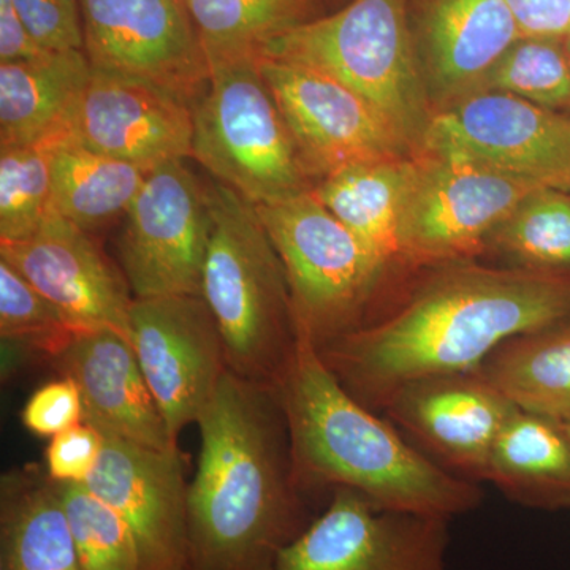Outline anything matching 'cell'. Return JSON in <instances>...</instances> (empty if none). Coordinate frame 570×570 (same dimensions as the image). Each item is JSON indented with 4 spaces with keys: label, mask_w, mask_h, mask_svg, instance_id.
<instances>
[{
    "label": "cell",
    "mask_w": 570,
    "mask_h": 570,
    "mask_svg": "<svg viewBox=\"0 0 570 570\" xmlns=\"http://www.w3.org/2000/svg\"><path fill=\"white\" fill-rule=\"evenodd\" d=\"M436 266L393 313L318 351L347 392L376 412L407 382L478 371L513 337L570 321V275L469 261Z\"/></svg>",
    "instance_id": "cell-1"
},
{
    "label": "cell",
    "mask_w": 570,
    "mask_h": 570,
    "mask_svg": "<svg viewBox=\"0 0 570 570\" xmlns=\"http://www.w3.org/2000/svg\"><path fill=\"white\" fill-rule=\"evenodd\" d=\"M202 448L187 493L190 570H275L309 528L279 393L224 374L197 420Z\"/></svg>",
    "instance_id": "cell-2"
},
{
    "label": "cell",
    "mask_w": 570,
    "mask_h": 570,
    "mask_svg": "<svg viewBox=\"0 0 570 570\" xmlns=\"http://www.w3.org/2000/svg\"><path fill=\"white\" fill-rule=\"evenodd\" d=\"M287 420L296 483L307 497L348 489L382 508L453 520L480 508L478 482L449 471L360 403L298 332L276 385Z\"/></svg>",
    "instance_id": "cell-3"
},
{
    "label": "cell",
    "mask_w": 570,
    "mask_h": 570,
    "mask_svg": "<svg viewBox=\"0 0 570 570\" xmlns=\"http://www.w3.org/2000/svg\"><path fill=\"white\" fill-rule=\"evenodd\" d=\"M212 236L202 296L223 337L228 370L276 387L298 344L291 287L257 206L213 179Z\"/></svg>",
    "instance_id": "cell-4"
},
{
    "label": "cell",
    "mask_w": 570,
    "mask_h": 570,
    "mask_svg": "<svg viewBox=\"0 0 570 570\" xmlns=\"http://www.w3.org/2000/svg\"><path fill=\"white\" fill-rule=\"evenodd\" d=\"M257 56L340 81L373 105L415 156L423 151L434 110L415 59L407 0H352L266 41Z\"/></svg>",
    "instance_id": "cell-5"
},
{
    "label": "cell",
    "mask_w": 570,
    "mask_h": 570,
    "mask_svg": "<svg viewBox=\"0 0 570 570\" xmlns=\"http://www.w3.org/2000/svg\"><path fill=\"white\" fill-rule=\"evenodd\" d=\"M208 61V85L194 104V159L255 206L313 189L257 55Z\"/></svg>",
    "instance_id": "cell-6"
},
{
    "label": "cell",
    "mask_w": 570,
    "mask_h": 570,
    "mask_svg": "<svg viewBox=\"0 0 570 570\" xmlns=\"http://www.w3.org/2000/svg\"><path fill=\"white\" fill-rule=\"evenodd\" d=\"M283 262L296 328L317 351L360 328L384 266L311 190L257 206Z\"/></svg>",
    "instance_id": "cell-7"
},
{
    "label": "cell",
    "mask_w": 570,
    "mask_h": 570,
    "mask_svg": "<svg viewBox=\"0 0 570 570\" xmlns=\"http://www.w3.org/2000/svg\"><path fill=\"white\" fill-rule=\"evenodd\" d=\"M535 189L461 157L417 154L401 220L403 265L469 261Z\"/></svg>",
    "instance_id": "cell-8"
},
{
    "label": "cell",
    "mask_w": 570,
    "mask_h": 570,
    "mask_svg": "<svg viewBox=\"0 0 570 570\" xmlns=\"http://www.w3.org/2000/svg\"><path fill=\"white\" fill-rule=\"evenodd\" d=\"M212 224L208 187L186 160L149 170L118 239L121 273L134 298L202 296Z\"/></svg>",
    "instance_id": "cell-9"
},
{
    "label": "cell",
    "mask_w": 570,
    "mask_h": 570,
    "mask_svg": "<svg viewBox=\"0 0 570 570\" xmlns=\"http://www.w3.org/2000/svg\"><path fill=\"white\" fill-rule=\"evenodd\" d=\"M422 153L461 157L570 194L569 116L512 94L485 89L434 112Z\"/></svg>",
    "instance_id": "cell-10"
},
{
    "label": "cell",
    "mask_w": 570,
    "mask_h": 570,
    "mask_svg": "<svg viewBox=\"0 0 570 570\" xmlns=\"http://www.w3.org/2000/svg\"><path fill=\"white\" fill-rule=\"evenodd\" d=\"M450 521L336 489L275 570H450Z\"/></svg>",
    "instance_id": "cell-11"
},
{
    "label": "cell",
    "mask_w": 570,
    "mask_h": 570,
    "mask_svg": "<svg viewBox=\"0 0 570 570\" xmlns=\"http://www.w3.org/2000/svg\"><path fill=\"white\" fill-rule=\"evenodd\" d=\"M94 70L140 78L197 102L209 61L184 0H78Z\"/></svg>",
    "instance_id": "cell-12"
},
{
    "label": "cell",
    "mask_w": 570,
    "mask_h": 570,
    "mask_svg": "<svg viewBox=\"0 0 570 570\" xmlns=\"http://www.w3.org/2000/svg\"><path fill=\"white\" fill-rule=\"evenodd\" d=\"M132 346L171 439L197 423L227 373L223 337L204 296L134 298Z\"/></svg>",
    "instance_id": "cell-13"
},
{
    "label": "cell",
    "mask_w": 570,
    "mask_h": 570,
    "mask_svg": "<svg viewBox=\"0 0 570 570\" xmlns=\"http://www.w3.org/2000/svg\"><path fill=\"white\" fill-rule=\"evenodd\" d=\"M257 58L307 174L324 178L351 165L415 156L373 105L340 81L299 63Z\"/></svg>",
    "instance_id": "cell-14"
},
{
    "label": "cell",
    "mask_w": 570,
    "mask_h": 570,
    "mask_svg": "<svg viewBox=\"0 0 570 570\" xmlns=\"http://www.w3.org/2000/svg\"><path fill=\"white\" fill-rule=\"evenodd\" d=\"M193 102L154 82L92 69L59 138L149 171L193 157Z\"/></svg>",
    "instance_id": "cell-15"
},
{
    "label": "cell",
    "mask_w": 570,
    "mask_h": 570,
    "mask_svg": "<svg viewBox=\"0 0 570 570\" xmlns=\"http://www.w3.org/2000/svg\"><path fill=\"white\" fill-rule=\"evenodd\" d=\"M0 261L50 299L75 332L111 330L132 343V292L88 232L50 213L31 238L0 243Z\"/></svg>",
    "instance_id": "cell-16"
},
{
    "label": "cell",
    "mask_w": 570,
    "mask_h": 570,
    "mask_svg": "<svg viewBox=\"0 0 570 570\" xmlns=\"http://www.w3.org/2000/svg\"><path fill=\"white\" fill-rule=\"evenodd\" d=\"M126 520L141 570H190L187 493L181 455L104 436L99 463L85 483Z\"/></svg>",
    "instance_id": "cell-17"
},
{
    "label": "cell",
    "mask_w": 570,
    "mask_h": 570,
    "mask_svg": "<svg viewBox=\"0 0 570 570\" xmlns=\"http://www.w3.org/2000/svg\"><path fill=\"white\" fill-rule=\"evenodd\" d=\"M515 411L479 371L407 382L382 409L442 466L478 483L485 480L499 431Z\"/></svg>",
    "instance_id": "cell-18"
},
{
    "label": "cell",
    "mask_w": 570,
    "mask_h": 570,
    "mask_svg": "<svg viewBox=\"0 0 570 570\" xmlns=\"http://www.w3.org/2000/svg\"><path fill=\"white\" fill-rule=\"evenodd\" d=\"M407 21L434 112L480 91L523 37L508 0H407Z\"/></svg>",
    "instance_id": "cell-19"
},
{
    "label": "cell",
    "mask_w": 570,
    "mask_h": 570,
    "mask_svg": "<svg viewBox=\"0 0 570 570\" xmlns=\"http://www.w3.org/2000/svg\"><path fill=\"white\" fill-rule=\"evenodd\" d=\"M55 365L77 384L85 422L104 436L165 452L178 449L126 337L111 330L77 333Z\"/></svg>",
    "instance_id": "cell-20"
},
{
    "label": "cell",
    "mask_w": 570,
    "mask_h": 570,
    "mask_svg": "<svg viewBox=\"0 0 570 570\" xmlns=\"http://www.w3.org/2000/svg\"><path fill=\"white\" fill-rule=\"evenodd\" d=\"M85 50L0 63V148L45 145L66 132L91 80Z\"/></svg>",
    "instance_id": "cell-21"
},
{
    "label": "cell",
    "mask_w": 570,
    "mask_h": 570,
    "mask_svg": "<svg viewBox=\"0 0 570 570\" xmlns=\"http://www.w3.org/2000/svg\"><path fill=\"white\" fill-rule=\"evenodd\" d=\"M485 480L523 508L570 510V439L560 420L517 407L494 441Z\"/></svg>",
    "instance_id": "cell-22"
},
{
    "label": "cell",
    "mask_w": 570,
    "mask_h": 570,
    "mask_svg": "<svg viewBox=\"0 0 570 570\" xmlns=\"http://www.w3.org/2000/svg\"><path fill=\"white\" fill-rule=\"evenodd\" d=\"M415 170V156L351 165L311 189L325 208L367 247L385 272L403 265L401 220Z\"/></svg>",
    "instance_id": "cell-23"
},
{
    "label": "cell",
    "mask_w": 570,
    "mask_h": 570,
    "mask_svg": "<svg viewBox=\"0 0 570 570\" xmlns=\"http://www.w3.org/2000/svg\"><path fill=\"white\" fill-rule=\"evenodd\" d=\"M0 570H85L58 485L39 472L3 478Z\"/></svg>",
    "instance_id": "cell-24"
},
{
    "label": "cell",
    "mask_w": 570,
    "mask_h": 570,
    "mask_svg": "<svg viewBox=\"0 0 570 570\" xmlns=\"http://www.w3.org/2000/svg\"><path fill=\"white\" fill-rule=\"evenodd\" d=\"M45 146L50 153L51 213L91 235L126 216L148 175L62 138Z\"/></svg>",
    "instance_id": "cell-25"
},
{
    "label": "cell",
    "mask_w": 570,
    "mask_h": 570,
    "mask_svg": "<svg viewBox=\"0 0 570 570\" xmlns=\"http://www.w3.org/2000/svg\"><path fill=\"white\" fill-rule=\"evenodd\" d=\"M517 407L570 417V321L513 337L479 367Z\"/></svg>",
    "instance_id": "cell-26"
},
{
    "label": "cell",
    "mask_w": 570,
    "mask_h": 570,
    "mask_svg": "<svg viewBox=\"0 0 570 570\" xmlns=\"http://www.w3.org/2000/svg\"><path fill=\"white\" fill-rule=\"evenodd\" d=\"M206 56L257 55L276 36L309 21L316 0H184Z\"/></svg>",
    "instance_id": "cell-27"
},
{
    "label": "cell",
    "mask_w": 570,
    "mask_h": 570,
    "mask_svg": "<svg viewBox=\"0 0 570 570\" xmlns=\"http://www.w3.org/2000/svg\"><path fill=\"white\" fill-rule=\"evenodd\" d=\"M494 245L528 272L570 275V197L535 189L494 234Z\"/></svg>",
    "instance_id": "cell-28"
},
{
    "label": "cell",
    "mask_w": 570,
    "mask_h": 570,
    "mask_svg": "<svg viewBox=\"0 0 570 570\" xmlns=\"http://www.w3.org/2000/svg\"><path fill=\"white\" fill-rule=\"evenodd\" d=\"M485 89L549 110H570V52L562 40L521 37L487 75L480 91Z\"/></svg>",
    "instance_id": "cell-29"
},
{
    "label": "cell",
    "mask_w": 570,
    "mask_h": 570,
    "mask_svg": "<svg viewBox=\"0 0 570 570\" xmlns=\"http://www.w3.org/2000/svg\"><path fill=\"white\" fill-rule=\"evenodd\" d=\"M56 485L85 570H141L134 532L110 504L85 483Z\"/></svg>",
    "instance_id": "cell-30"
},
{
    "label": "cell",
    "mask_w": 570,
    "mask_h": 570,
    "mask_svg": "<svg viewBox=\"0 0 570 570\" xmlns=\"http://www.w3.org/2000/svg\"><path fill=\"white\" fill-rule=\"evenodd\" d=\"M50 213L51 174L47 146L0 148V243L31 238Z\"/></svg>",
    "instance_id": "cell-31"
},
{
    "label": "cell",
    "mask_w": 570,
    "mask_h": 570,
    "mask_svg": "<svg viewBox=\"0 0 570 570\" xmlns=\"http://www.w3.org/2000/svg\"><path fill=\"white\" fill-rule=\"evenodd\" d=\"M77 332L50 299L6 261H0V336L28 354L55 362Z\"/></svg>",
    "instance_id": "cell-32"
},
{
    "label": "cell",
    "mask_w": 570,
    "mask_h": 570,
    "mask_svg": "<svg viewBox=\"0 0 570 570\" xmlns=\"http://www.w3.org/2000/svg\"><path fill=\"white\" fill-rule=\"evenodd\" d=\"M11 2L43 50H85L78 0H11Z\"/></svg>",
    "instance_id": "cell-33"
},
{
    "label": "cell",
    "mask_w": 570,
    "mask_h": 570,
    "mask_svg": "<svg viewBox=\"0 0 570 570\" xmlns=\"http://www.w3.org/2000/svg\"><path fill=\"white\" fill-rule=\"evenodd\" d=\"M22 425L40 438H55L85 422V406L77 384L69 377L41 385L21 412Z\"/></svg>",
    "instance_id": "cell-34"
},
{
    "label": "cell",
    "mask_w": 570,
    "mask_h": 570,
    "mask_svg": "<svg viewBox=\"0 0 570 570\" xmlns=\"http://www.w3.org/2000/svg\"><path fill=\"white\" fill-rule=\"evenodd\" d=\"M102 449L104 434L82 422L50 439L45 452V472L56 483H86L99 463Z\"/></svg>",
    "instance_id": "cell-35"
},
{
    "label": "cell",
    "mask_w": 570,
    "mask_h": 570,
    "mask_svg": "<svg viewBox=\"0 0 570 570\" xmlns=\"http://www.w3.org/2000/svg\"><path fill=\"white\" fill-rule=\"evenodd\" d=\"M521 36L564 40L570 31V0H508Z\"/></svg>",
    "instance_id": "cell-36"
},
{
    "label": "cell",
    "mask_w": 570,
    "mask_h": 570,
    "mask_svg": "<svg viewBox=\"0 0 570 570\" xmlns=\"http://www.w3.org/2000/svg\"><path fill=\"white\" fill-rule=\"evenodd\" d=\"M47 50L37 43L11 0H0V63L28 61Z\"/></svg>",
    "instance_id": "cell-37"
},
{
    "label": "cell",
    "mask_w": 570,
    "mask_h": 570,
    "mask_svg": "<svg viewBox=\"0 0 570 570\" xmlns=\"http://www.w3.org/2000/svg\"><path fill=\"white\" fill-rule=\"evenodd\" d=\"M562 423V426H564L566 433H568V436L570 439V417L566 420H560Z\"/></svg>",
    "instance_id": "cell-38"
},
{
    "label": "cell",
    "mask_w": 570,
    "mask_h": 570,
    "mask_svg": "<svg viewBox=\"0 0 570 570\" xmlns=\"http://www.w3.org/2000/svg\"><path fill=\"white\" fill-rule=\"evenodd\" d=\"M564 43H566V48H568V51L570 52V31H569L568 36H566Z\"/></svg>",
    "instance_id": "cell-39"
}]
</instances>
